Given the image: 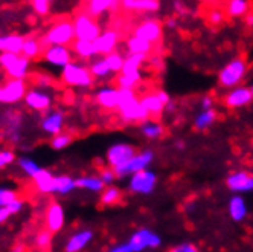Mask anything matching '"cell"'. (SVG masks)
Returning <instances> with one entry per match:
<instances>
[{
  "mask_svg": "<svg viewBox=\"0 0 253 252\" xmlns=\"http://www.w3.org/2000/svg\"><path fill=\"white\" fill-rule=\"evenodd\" d=\"M50 5L52 3L49 2V0H32L31 2L32 11L40 17H44L50 12Z\"/></svg>",
  "mask_w": 253,
  "mask_h": 252,
  "instance_id": "7dc6e473",
  "label": "cell"
},
{
  "mask_svg": "<svg viewBox=\"0 0 253 252\" xmlns=\"http://www.w3.org/2000/svg\"><path fill=\"white\" fill-rule=\"evenodd\" d=\"M139 101H140L143 109L147 110V113L151 116V115H160L162 112H164L167 104L171 101V98L165 91H157V92H151V94L143 95Z\"/></svg>",
  "mask_w": 253,
  "mask_h": 252,
  "instance_id": "d6986e66",
  "label": "cell"
},
{
  "mask_svg": "<svg viewBox=\"0 0 253 252\" xmlns=\"http://www.w3.org/2000/svg\"><path fill=\"white\" fill-rule=\"evenodd\" d=\"M249 89H250V94H252V101H253V84H252Z\"/></svg>",
  "mask_w": 253,
  "mask_h": 252,
  "instance_id": "94428289",
  "label": "cell"
},
{
  "mask_svg": "<svg viewBox=\"0 0 253 252\" xmlns=\"http://www.w3.org/2000/svg\"><path fill=\"white\" fill-rule=\"evenodd\" d=\"M121 199H122V191L118 187H115V185L105 187V190L99 194V202L104 206L116 205V203H119Z\"/></svg>",
  "mask_w": 253,
  "mask_h": 252,
  "instance_id": "f35d334b",
  "label": "cell"
},
{
  "mask_svg": "<svg viewBox=\"0 0 253 252\" xmlns=\"http://www.w3.org/2000/svg\"><path fill=\"white\" fill-rule=\"evenodd\" d=\"M137 153V150L134 149V146L128 142H115L105 151V162L107 167H110L113 170L124 167L126 162H128L134 154Z\"/></svg>",
  "mask_w": 253,
  "mask_h": 252,
  "instance_id": "9c48e42d",
  "label": "cell"
},
{
  "mask_svg": "<svg viewBox=\"0 0 253 252\" xmlns=\"http://www.w3.org/2000/svg\"><path fill=\"white\" fill-rule=\"evenodd\" d=\"M95 49L98 57H107L110 53L118 50V45H119V34L115 29H105L101 32L99 37L93 42Z\"/></svg>",
  "mask_w": 253,
  "mask_h": 252,
  "instance_id": "ffe728a7",
  "label": "cell"
},
{
  "mask_svg": "<svg viewBox=\"0 0 253 252\" xmlns=\"http://www.w3.org/2000/svg\"><path fill=\"white\" fill-rule=\"evenodd\" d=\"M226 20V12L221 8H213L209 12V22L212 25H221Z\"/></svg>",
  "mask_w": 253,
  "mask_h": 252,
  "instance_id": "681fc988",
  "label": "cell"
},
{
  "mask_svg": "<svg viewBox=\"0 0 253 252\" xmlns=\"http://www.w3.org/2000/svg\"><path fill=\"white\" fill-rule=\"evenodd\" d=\"M23 118L19 112H5L2 115V136L12 146L20 144L23 139Z\"/></svg>",
  "mask_w": 253,
  "mask_h": 252,
  "instance_id": "8fae6325",
  "label": "cell"
},
{
  "mask_svg": "<svg viewBox=\"0 0 253 252\" xmlns=\"http://www.w3.org/2000/svg\"><path fill=\"white\" fill-rule=\"evenodd\" d=\"M77 188L93 194H101L105 190V185L98 174H83L77 177Z\"/></svg>",
  "mask_w": 253,
  "mask_h": 252,
  "instance_id": "83f0119b",
  "label": "cell"
},
{
  "mask_svg": "<svg viewBox=\"0 0 253 252\" xmlns=\"http://www.w3.org/2000/svg\"><path fill=\"white\" fill-rule=\"evenodd\" d=\"M42 58L49 67L64 69L69 63L74 61V52L70 46H47L42 53Z\"/></svg>",
  "mask_w": 253,
  "mask_h": 252,
  "instance_id": "4fadbf2b",
  "label": "cell"
},
{
  "mask_svg": "<svg viewBox=\"0 0 253 252\" xmlns=\"http://www.w3.org/2000/svg\"><path fill=\"white\" fill-rule=\"evenodd\" d=\"M28 83L22 80H5L0 83V105H15L23 102L28 92Z\"/></svg>",
  "mask_w": 253,
  "mask_h": 252,
  "instance_id": "52a82bcc",
  "label": "cell"
},
{
  "mask_svg": "<svg viewBox=\"0 0 253 252\" xmlns=\"http://www.w3.org/2000/svg\"><path fill=\"white\" fill-rule=\"evenodd\" d=\"M249 9H250V5H249V2H246V0H230L224 12L229 17H232V19H238V17L246 15L249 12Z\"/></svg>",
  "mask_w": 253,
  "mask_h": 252,
  "instance_id": "ab89813d",
  "label": "cell"
},
{
  "mask_svg": "<svg viewBox=\"0 0 253 252\" xmlns=\"http://www.w3.org/2000/svg\"><path fill=\"white\" fill-rule=\"evenodd\" d=\"M126 243L130 245L133 252H143L147 249L159 248L162 245V237L150 228H139L131 234Z\"/></svg>",
  "mask_w": 253,
  "mask_h": 252,
  "instance_id": "7c38bea8",
  "label": "cell"
},
{
  "mask_svg": "<svg viewBox=\"0 0 253 252\" xmlns=\"http://www.w3.org/2000/svg\"><path fill=\"white\" fill-rule=\"evenodd\" d=\"M34 80H35V87H40V89H49L52 84L50 77L46 74H37L34 77Z\"/></svg>",
  "mask_w": 253,
  "mask_h": 252,
  "instance_id": "f5cc1de1",
  "label": "cell"
},
{
  "mask_svg": "<svg viewBox=\"0 0 253 252\" xmlns=\"http://www.w3.org/2000/svg\"><path fill=\"white\" fill-rule=\"evenodd\" d=\"M252 102V94L247 86L233 87L224 95V104L230 109H241Z\"/></svg>",
  "mask_w": 253,
  "mask_h": 252,
  "instance_id": "603a6c76",
  "label": "cell"
},
{
  "mask_svg": "<svg viewBox=\"0 0 253 252\" xmlns=\"http://www.w3.org/2000/svg\"><path fill=\"white\" fill-rule=\"evenodd\" d=\"M227 211H229V215L233 222H243L247 217V212H249L244 197L240 194L232 196L227 203Z\"/></svg>",
  "mask_w": 253,
  "mask_h": 252,
  "instance_id": "4316f807",
  "label": "cell"
},
{
  "mask_svg": "<svg viewBox=\"0 0 253 252\" xmlns=\"http://www.w3.org/2000/svg\"><path fill=\"white\" fill-rule=\"evenodd\" d=\"M17 167H19V170L26 176V177H29L31 181L32 179L37 176L42 170H43V167L39 164V162H35L32 157H29V156H20V157H17Z\"/></svg>",
  "mask_w": 253,
  "mask_h": 252,
  "instance_id": "e575fe53",
  "label": "cell"
},
{
  "mask_svg": "<svg viewBox=\"0 0 253 252\" xmlns=\"http://www.w3.org/2000/svg\"><path fill=\"white\" fill-rule=\"evenodd\" d=\"M53 177H55V174H53L50 170L43 168L31 182L39 194L49 196V194H52V190H53Z\"/></svg>",
  "mask_w": 253,
  "mask_h": 252,
  "instance_id": "f1b7e54d",
  "label": "cell"
},
{
  "mask_svg": "<svg viewBox=\"0 0 253 252\" xmlns=\"http://www.w3.org/2000/svg\"><path fill=\"white\" fill-rule=\"evenodd\" d=\"M53 94L49 91V89H40V87H29L28 92L25 95L23 104L26 109L35 112V113H46L49 110H52L53 105Z\"/></svg>",
  "mask_w": 253,
  "mask_h": 252,
  "instance_id": "8992f818",
  "label": "cell"
},
{
  "mask_svg": "<svg viewBox=\"0 0 253 252\" xmlns=\"http://www.w3.org/2000/svg\"><path fill=\"white\" fill-rule=\"evenodd\" d=\"M70 49L74 52V55L78 57L80 61H92L93 58L98 57L95 45L92 42H83V40H75L70 45Z\"/></svg>",
  "mask_w": 253,
  "mask_h": 252,
  "instance_id": "f546056e",
  "label": "cell"
},
{
  "mask_svg": "<svg viewBox=\"0 0 253 252\" xmlns=\"http://www.w3.org/2000/svg\"><path fill=\"white\" fill-rule=\"evenodd\" d=\"M43 46H70L75 42V29H74V22L69 17H61V19L53 20L43 37L40 39Z\"/></svg>",
  "mask_w": 253,
  "mask_h": 252,
  "instance_id": "6da1fadb",
  "label": "cell"
},
{
  "mask_svg": "<svg viewBox=\"0 0 253 252\" xmlns=\"http://www.w3.org/2000/svg\"><path fill=\"white\" fill-rule=\"evenodd\" d=\"M64 124H66V115L60 109H52L46 113H43L39 127L43 135L52 138L61 132H64Z\"/></svg>",
  "mask_w": 253,
  "mask_h": 252,
  "instance_id": "5bb4252c",
  "label": "cell"
},
{
  "mask_svg": "<svg viewBox=\"0 0 253 252\" xmlns=\"http://www.w3.org/2000/svg\"><path fill=\"white\" fill-rule=\"evenodd\" d=\"M20 193L12 187H0V208H6L15 199H19Z\"/></svg>",
  "mask_w": 253,
  "mask_h": 252,
  "instance_id": "f6af8a7d",
  "label": "cell"
},
{
  "mask_svg": "<svg viewBox=\"0 0 253 252\" xmlns=\"http://www.w3.org/2000/svg\"><path fill=\"white\" fill-rule=\"evenodd\" d=\"M169 252H200V249H198L194 243L185 242V243H180V245H175L174 248H171Z\"/></svg>",
  "mask_w": 253,
  "mask_h": 252,
  "instance_id": "816d5d0a",
  "label": "cell"
},
{
  "mask_svg": "<svg viewBox=\"0 0 253 252\" xmlns=\"http://www.w3.org/2000/svg\"><path fill=\"white\" fill-rule=\"evenodd\" d=\"M162 32H164V31H162L160 22L150 19V20H145V22L139 23L134 28L133 35H136V37H139L142 40H145V42L154 45V43H157L162 39Z\"/></svg>",
  "mask_w": 253,
  "mask_h": 252,
  "instance_id": "7402d4cb",
  "label": "cell"
},
{
  "mask_svg": "<svg viewBox=\"0 0 253 252\" xmlns=\"http://www.w3.org/2000/svg\"><path fill=\"white\" fill-rule=\"evenodd\" d=\"M25 205H26V202H25V199L20 196L19 199H15L12 203H9L6 208L9 209V212H11V215H17V214H20L22 211H23V208H25Z\"/></svg>",
  "mask_w": 253,
  "mask_h": 252,
  "instance_id": "f907efd6",
  "label": "cell"
},
{
  "mask_svg": "<svg viewBox=\"0 0 253 252\" xmlns=\"http://www.w3.org/2000/svg\"><path fill=\"white\" fill-rule=\"evenodd\" d=\"M98 176L101 177V181L104 182V185H105V187L113 185V182L118 179V177H116L115 170H113V168H110V167H104V168H101Z\"/></svg>",
  "mask_w": 253,
  "mask_h": 252,
  "instance_id": "c3c4849f",
  "label": "cell"
},
{
  "mask_svg": "<svg viewBox=\"0 0 253 252\" xmlns=\"http://www.w3.org/2000/svg\"><path fill=\"white\" fill-rule=\"evenodd\" d=\"M140 133H142L143 138L154 141V139H159V138L164 136L165 129H164V125H162L159 121L147 119L145 122L140 124Z\"/></svg>",
  "mask_w": 253,
  "mask_h": 252,
  "instance_id": "d590c367",
  "label": "cell"
},
{
  "mask_svg": "<svg viewBox=\"0 0 253 252\" xmlns=\"http://www.w3.org/2000/svg\"><path fill=\"white\" fill-rule=\"evenodd\" d=\"M104 58H105L108 67H110L112 74H118L119 75L121 72H122V67H124V61H125V57L122 55V53L119 50H116V52L110 53V55H107Z\"/></svg>",
  "mask_w": 253,
  "mask_h": 252,
  "instance_id": "ee69618b",
  "label": "cell"
},
{
  "mask_svg": "<svg viewBox=\"0 0 253 252\" xmlns=\"http://www.w3.org/2000/svg\"><path fill=\"white\" fill-rule=\"evenodd\" d=\"M26 251V245L22 243V242H17L12 248H11V252H25Z\"/></svg>",
  "mask_w": 253,
  "mask_h": 252,
  "instance_id": "6f0895ef",
  "label": "cell"
},
{
  "mask_svg": "<svg viewBox=\"0 0 253 252\" xmlns=\"http://www.w3.org/2000/svg\"><path fill=\"white\" fill-rule=\"evenodd\" d=\"M77 177L70 176L67 173H61V174H55L53 177V190L52 194L57 196H69L74 191H77Z\"/></svg>",
  "mask_w": 253,
  "mask_h": 252,
  "instance_id": "d4e9b609",
  "label": "cell"
},
{
  "mask_svg": "<svg viewBox=\"0 0 253 252\" xmlns=\"http://www.w3.org/2000/svg\"><path fill=\"white\" fill-rule=\"evenodd\" d=\"M147 61V55H126L124 61V67L121 74H131V72H140L143 63Z\"/></svg>",
  "mask_w": 253,
  "mask_h": 252,
  "instance_id": "60d3db41",
  "label": "cell"
},
{
  "mask_svg": "<svg viewBox=\"0 0 253 252\" xmlns=\"http://www.w3.org/2000/svg\"><path fill=\"white\" fill-rule=\"evenodd\" d=\"M202 104V110H211L213 109V97L212 95H205L200 101Z\"/></svg>",
  "mask_w": 253,
  "mask_h": 252,
  "instance_id": "11a10c76",
  "label": "cell"
},
{
  "mask_svg": "<svg viewBox=\"0 0 253 252\" xmlns=\"http://www.w3.org/2000/svg\"><path fill=\"white\" fill-rule=\"evenodd\" d=\"M11 217H12V215H11L8 208H0V225L6 223Z\"/></svg>",
  "mask_w": 253,
  "mask_h": 252,
  "instance_id": "9f6ffc18",
  "label": "cell"
},
{
  "mask_svg": "<svg viewBox=\"0 0 253 252\" xmlns=\"http://www.w3.org/2000/svg\"><path fill=\"white\" fill-rule=\"evenodd\" d=\"M72 22H74V29H75V40L93 43L102 32L99 22L93 19V17H90L85 11H78L74 15Z\"/></svg>",
  "mask_w": 253,
  "mask_h": 252,
  "instance_id": "5b68a950",
  "label": "cell"
},
{
  "mask_svg": "<svg viewBox=\"0 0 253 252\" xmlns=\"http://www.w3.org/2000/svg\"><path fill=\"white\" fill-rule=\"evenodd\" d=\"M143 80L142 72H131V74H119L116 77V84L118 89H134L140 84V81Z\"/></svg>",
  "mask_w": 253,
  "mask_h": 252,
  "instance_id": "74e56055",
  "label": "cell"
},
{
  "mask_svg": "<svg viewBox=\"0 0 253 252\" xmlns=\"http://www.w3.org/2000/svg\"><path fill=\"white\" fill-rule=\"evenodd\" d=\"M167 26H168V28H171V29H174V28L177 26V22H175L174 19H169V20L167 22Z\"/></svg>",
  "mask_w": 253,
  "mask_h": 252,
  "instance_id": "680465c9",
  "label": "cell"
},
{
  "mask_svg": "<svg viewBox=\"0 0 253 252\" xmlns=\"http://www.w3.org/2000/svg\"><path fill=\"white\" fill-rule=\"evenodd\" d=\"M95 239V232L90 228H81L75 232H72L66 240L63 251L64 252H83Z\"/></svg>",
  "mask_w": 253,
  "mask_h": 252,
  "instance_id": "e0dca14e",
  "label": "cell"
},
{
  "mask_svg": "<svg viewBox=\"0 0 253 252\" xmlns=\"http://www.w3.org/2000/svg\"><path fill=\"white\" fill-rule=\"evenodd\" d=\"M25 37L19 34L0 35V53H22Z\"/></svg>",
  "mask_w": 253,
  "mask_h": 252,
  "instance_id": "4dcf8cb0",
  "label": "cell"
},
{
  "mask_svg": "<svg viewBox=\"0 0 253 252\" xmlns=\"http://www.w3.org/2000/svg\"><path fill=\"white\" fill-rule=\"evenodd\" d=\"M156 187H157V174L150 168L130 176L128 182H126V188H128L131 194H140V196L151 194L156 190Z\"/></svg>",
  "mask_w": 253,
  "mask_h": 252,
  "instance_id": "30bf717a",
  "label": "cell"
},
{
  "mask_svg": "<svg viewBox=\"0 0 253 252\" xmlns=\"http://www.w3.org/2000/svg\"><path fill=\"white\" fill-rule=\"evenodd\" d=\"M121 6L125 11L150 14L160 9V2H157V0H122Z\"/></svg>",
  "mask_w": 253,
  "mask_h": 252,
  "instance_id": "484cf974",
  "label": "cell"
},
{
  "mask_svg": "<svg viewBox=\"0 0 253 252\" xmlns=\"http://www.w3.org/2000/svg\"><path fill=\"white\" fill-rule=\"evenodd\" d=\"M226 187L237 194L250 193V191H253V174H250L244 170L233 171L226 179Z\"/></svg>",
  "mask_w": 253,
  "mask_h": 252,
  "instance_id": "44dd1931",
  "label": "cell"
},
{
  "mask_svg": "<svg viewBox=\"0 0 253 252\" xmlns=\"http://www.w3.org/2000/svg\"><path fill=\"white\" fill-rule=\"evenodd\" d=\"M118 112H119V116H121V119L124 122H130V124H133V122H140L142 124V122H145L150 118V115L142 107L137 97L130 100L128 102L121 104L118 107Z\"/></svg>",
  "mask_w": 253,
  "mask_h": 252,
  "instance_id": "2e32d148",
  "label": "cell"
},
{
  "mask_svg": "<svg viewBox=\"0 0 253 252\" xmlns=\"http://www.w3.org/2000/svg\"><path fill=\"white\" fill-rule=\"evenodd\" d=\"M153 160H154V151L153 150H150V149L140 150L128 162H126L124 167L115 170L116 177L125 179V177H130L136 173H140L143 170H148V167L153 164Z\"/></svg>",
  "mask_w": 253,
  "mask_h": 252,
  "instance_id": "ba28073f",
  "label": "cell"
},
{
  "mask_svg": "<svg viewBox=\"0 0 253 252\" xmlns=\"http://www.w3.org/2000/svg\"><path fill=\"white\" fill-rule=\"evenodd\" d=\"M60 81L70 89H81V91L90 89L95 83L92 74H90L88 64L80 60H74L60 70Z\"/></svg>",
  "mask_w": 253,
  "mask_h": 252,
  "instance_id": "7a4b0ae2",
  "label": "cell"
},
{
  "mask_svg": "<svg viewBox=\"0 0 253 252\" xmlns=\"http://www.w3.org/2000/svg\"><path fill=\"white\" fill-rule=\"evenodd\" d=\"M0 67L9 80L26 81L31 75V61L22 53H0Z\"/></svg>",
  "mask_w": 253,
  "mask_h": 252,
  "instance_id": "3957f363",
  "label": "cell"
},
{
  "mask_svg": "<svg viewBox=\"0 0 253 252\" xmlns=\"http://www.w3.org/2000/svg\"><path fill=\"white\" fill-rule=\"evenodd\" d=\"M17 162V154L14 149L11 147H2L0 149V171L9 168L12 164Z\"/></svg>",
  "mask_w": 253,
  "mask_h": 252,
  "instance_id": "bcb514c9",
  "label": "cell"
},
{
  "mask_svg": "<svg viewBox=\"0 0 253 252\" xmlns=\"http://www.w3.org/2000/svg\"><path fill=\"white\" fill-rule=\"evenodd\" d=\"M252 146H253V141H252Z\"/></svg>",
  "mask_w": 253,
  "mask_h": 252,
  "instance_id": "6125c7cd",
  "label": "cell"
},
{
  "mask_svg": "<svg viewBox=\"0 0 253 252\" xmlns=\"http://www.w3.org/2000/svg\"><path fill=\"white\" fill-rule=\"evenodd\" d=\"M52 240H53V234L44 228V229H40L34 236V246L37 249H40V251H46V249L50 248Z\"/></svg>",
  "mask_w": 253,
  "mask_h": 252,
  "instance_id": "7bdbcfd3",
  "label": "cell"
},
{
  "mask_svg": "<svg viewBox=\"0 0 253 252\" xmlns=\"http://www.w3.org/2000/svg\"><path fill=\"white\" fill-rule=\"evenodd\" d=\"M121 6V2L118 0H88L87 3H84V9L90 17L98 19L112 11H116Z\"/></svg>",
  "mask_w": 253,
  "mask_h": 252,
  "instance_id": "cb8c5ba5",
  "label": "cell"
},
{
  "mask_svg": "<svg viewBox=\"0 0 253 252\" xmlns=\"http://www.w3.org/2000/svg\"><path fill=\"white\" fill-rule=\"evenodd\" d=\"M66 225V211L64 206L53 201L50 202L46 209H44V226L47 231H50L52 234L60 232Z\"/></svg>",
  "mask_w": 253,
  "mask_h": 252,
  "instance_id": "9a60e30c",
  "label": "cell"
},
{
  "mask_svg": "<svg viewBox=\"0 0 253 252\" xmlns=\"http://www.w3.org/2000/svg\"><path fill=\"white\" fill-rule=\"evenodd\" d=\"M88 69H90V74H92L93 80H102V81H105L108 78H112V75H113L104 57L93 58L92 61H90V64H88Z\"/></svg>",
  "mask_w": 253,
  "mask_h": 252,
  "instance_id": "836d02e7",
  "label": "cell"
},
{
  "mask_svg": "<svg viewBox=\"0 0 253 252\" xmlns=\"http://www.w3.org/2000/svg\"><path fill=\"white\" fill-rule=\"evenodd\" d=\"M177 149H180V150H183V149H185V144H183L182 141H178V142H177Z\"/></svg>",
  "mask_w": 253,
  "mask_h": 252,
  "instance_id": "91938a15",
  "label": "cell"
},
{
  "mask_svg": "<svg viewBox=\"0 0 253 252\" xmlns=\"http://www.w3.org/2000/svg\"><path fill=\"white\" fill-rule=\"evenodd\" d=\"M43 50H44V46H43L40 39L34 37V35L25 37V42H23V46H22V55L25 58H28L29 61L37 60V58L42 57Z\"/></svg>",
  "mask_w": 253,
  "mask_h": 252,
  "instance_id": "1f68e13d",
  "label": "cell"
},
{
  "mask_svg": "<svg viewBox=\"0 0 253 252\" xmlns=\"http://www.w3.org/2000/svg\"><path fill=\"white\" fill-rule=\"evenodd\" d=\"M105 252H133V251H131L130 245L125 242V243H116V245L110 246L108 249H105Z\"/></svg>",
  "mask_w": 253,
  "mask_h": 252,
  "instance_id": "db71d44e",
  "label": "cell"
},
{
  "mask_svg": "<svg viewBox=\"0 0 253 252\" xmlns=\"http://www.w3.org/2000/svg\"><path fill=\"white\" fill-rule=\"evenodd\" d=\"M125 49L128 52V55H147L153 50V45L142 40L136 35H131V37L126 39L125 42Z\"/></svg>",
  "mask_w": 253,
  "mask_h": 252,
  "instance_id": "d6a6232c",
  "label": "cell"
},
{
  "mask_svg": "<svg viewBox=\"0 0 253 252\" xmlns=\"http://www.w3.org/2000/svg\"><path fill=\"white\" fill-rule=\"evenodd\" d=\"M247 63L244 58H233L230 60L227 64H224V67L220 70L218 74V84L224 89H233L241 86V83L244 81L246 75H247Z\"/></svg>",
  "mask_w": 253,
  "mask_h": 252,
  "instance_id": "277c9868",
  "label": "cell"
},
{
  "mask_svg": "<svg viewBox=\"0 0 253 252\" xmlns=\"http://www.w3.org/2000/svg\"><path fill=\"white\" fill-rule=\"evenodd\" d=\"M95 102L104 110H118L119 105V89L118 86L105 84L95 91Z\"/></svg>",
  "mask_w": 253,
  "mask_h": 252,
  "instance_id": "ac0fdd59",
  "label": "cell"
},
{
  "mask_svg": "<svg viewBox=\"0 0 253 252\" xmlns=\"http://www.w3.org/2000/svg\"><path fill=\"white\" fill-rule=\"evenodd\" d=\"M72 142H74V136H72V133H69V132H61V133H58V135H55V136H52V138H50L49 146H50V149L60 151V150L67 149Z\"/></svg>",
  "mask_w": 253,
  "mask_h": 252,
  "instance_id": "b9f144b4",
  "label": "cell"
},
{
  "mask_svg": "<svg viewBox=\"0 0 253 252\" xmlns=\"http://www.w3.org/2000/svg\"><path fill=\"white\" fill-rule=\"evenodd\" d=\"M215 121H216V112L213 109L202 110L200 113H197V116L194 118V129L198 130V132L208 130L209 127H212Z\"/></svg>",
  "mask_w": 253,
  "mask_h": 252,
  "instance_id": "8d00e7d4",
  "label": "cell"
}]
</instances>
